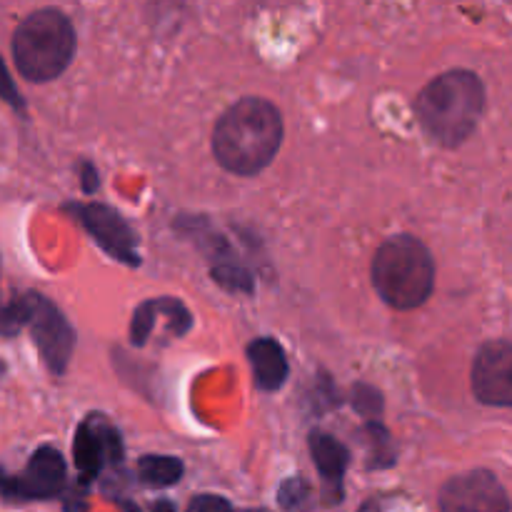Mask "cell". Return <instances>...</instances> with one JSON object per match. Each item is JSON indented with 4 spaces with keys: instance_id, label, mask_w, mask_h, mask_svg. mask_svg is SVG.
<instances>
[{
    "instance_id": "obj_13",
    "label": "cell",
    "mask_w": 512,
    "mask_h": 512,
    "mask_svg": "<svg viewBox=\"0 0 512 512\" xmlns=\"http://www.w3.org/2000/svg\"><path fill=\"white\" fill-rule=\"evenodd\" d=\"M183 473V463L170 455H143L138 460V478L150 488H170V485L180 483Z\"/></svg>"
},
{
    "instance_id": "obj_2",
    "label": "cell",
    "mask_w": 512,
    "mask_h": 512,
    "mask_svg": "<svg viewBox=\"0 0 512 512\" xmlns=\"http://www.w3.org/2000/svg\"><path fill=\"white\" fill-rule=\"evenodd\" d=\"M485 110V85L470 70H448L430 80L415 100L425 133L443 148H458L478 128Z\"/></svg>"
},
{
    "instance_id": "obj_16",
    "label": "cell",
    "mask_w": 512,
    "mask_h": 512,
    "mask_svg": "<svg viewBox=\"0 0 512 512\" xmlns=\"http://www.w3.org/2000/svg\"><path fill=\"white\" fill-rule=\"evenodd\" d=\"M353 405L358 413H363L365 418H378L383 413V395L373 388V385L358 383L353 388Z\"/></svg>"
},
{
    "instance_id": "obj_5",
    "label": "cell",
    "mask_w": 512,
    "mask_h": 512,
    "mask_svg": "<svg viewBox=\"0 0 512 512\" xmlns=\"http://www.w3.org/2000/svg\"><path fill=\"white\" fill-rule=\"evenodd\" d=\"M65 478H68V465L60 450L43 445L30 455L23 473H0V495L10 500H48L65 488Z\"/></svg>"
},
{
    "instance_id": "obj_24",
    "label": "cell",
    "mask_w": 512,
    "mask_h": 512,
    "mask_svg": "<svg viewBox=\"0 0 512 512\" xmlns=\"http://www.w3.org/2000/svg\"><path fill=\"white\" fill-rule=\"evenodd\" d=\"M3 370H5V368H3V363H0V373H3Z\"/></svg>"
},
{
    "instance_id": "obj_21",
    "label": "cell",
    "mask_w": 512,
    "mask_h": 512,
    "mask_svg": "<svg viewBox=\"0 0 512 512\" xmlns=\"http://www.w3.org/2000/svg\"><path fill=\"white\" fill-rule=\"evenodd\" d=\"M130 512H138V510H130ZM148 512H175V508H173V505H170L168 503V500H158V503H155L153 505V508H150Z\"/></svg>"
},
{
    "instance_id": "obj_19",
    "label": "cell",
    "mask_w": 512,
    "mask_h": 512,
    "mask_svg": "<svg viewBox=\"0 0 512 512\" xmlns=\"http://www.w3.org/2000/svg\"><path fill=\"white\" fill-rule=\"evenodd\" d=\"M305 493H308V488H305L303 480L290 478L285 480L283 488H280V503H283L285 508H293V505H298L300 500L305 498Z\"/></svg>"
},
{
    "instance_id": "obj_14",
    "label": "cell",
    "mask_w": 512,
    "mask_h": 512,
    "mask_svg": "<svg viewBox=\"0 0 512 512\" xmlns=\"http://www.w3.org/2000/svg\"><path fill=\"white\" fill-rule=\"evenodd\" d=\"M35 303H38V293L18 295L13 303L0 308V335H18L25 325L33 318Z\"/></svg>"
},
{
    "instance_id": "obj_3",
    "label": "cell",
    "mask_w": 512,
    "mask_h": 512,
    "mask_svg": "<svg viewBox=\"0 0 512 512\" xmlns=\"http://www.w3.org/2000/svg\"><path fill=\"white\" fill-rule=\"evenodd\" d=\"M370 278L373 288L390 308H420L435 288L433 255L413 235H395L385 240L373 255Z\"/></svg>"
},
{
    "instance_id": "obj_9",
    "label": "cell",
    "mask_w": 512,
    "mask_h": 512,
    "mask_svg": "<svg viewBox=\"0 0 512 512\" xmlns=\"http://www.w3.org/2000/svg\"><path fill=\"white\" fill-rule=\"evenodd\" d=\"M28 325L43 363L48 365L50 373L63 375L68 370V360L75 348V333L65 315L50 300L38 295V303H35L33 318Z\"/></svg>"
},
{
    "instance_id": "obj_7",
    "label": "cell",
    "mask_w": 512,
    "mask_h": 512,
    "mask_svg": "<svg viewBox=\"0 0 512 512\" xmlns=\"http://www.w3.org/2000/svg\"><path fill=\"white\" fill-rule=\"evenodd\" d=\"M473 393L483 405H512V345L508 340H490L473 360Z\"/></svg>"
},
{
    "instance_id": "obj_17",
    "label": "cell",
    "mask_w": 512,
    "mask_h": 512,
    "mask_svg": "<svg viewBox=\"0 0 512 512\" xmlns=\"http://www.w3.org/2000/svg\"><path fill=\"white\" fill-rule=\"evenodd\" d=\"M0 98H3L8 105H13L15 110H23L25 108L23 95L18 93L15 83H13V80H10L8 65L3 63V58H0Z\"/></svg>"
},
{
    "instance_id": "obj_22",
    "label": "cell",
    "mask_w": 512,
    "mask_h": 512,
    "mask_svg": "<svg viewBox=\"0 0 512 512\" xmlns=\"http://www.w3.org/2000/svg\"><path fill=\"white\" fill-rule=\"evenodd\" d=\"M360 512H380V508H378V503H368Z\"/></svg>"
},
{
    "instance_id": "obj_12",
    "label": "cell",
    "mask_w": 512,
    "mask_h": 512,
    "mask_svg": "<svg viewBox=\"0 0 512 512\" xmlns=\"http://www.w3.org/2000/svg\"><path fill=\"white\" fill-rule=\"evenodd\" d=\"M310 455L315 460V468L320 470V475L325 478V483H333L340 488V480H343L345 470L350 465V453L338 438L323 433V430H313L310 433Z\"/></svg>"
},
{
    "instance_id": "obj_1",
    "label": "cell",
    "mask_w": 512,
    "mask_h": 512,
    "mask_svg": "<svg viewBox=\"0 0 512 512\" xmlns=\"http://www.w3.org/2000/svg\"><path fill=\"white\" fill-rule=\"evenodd\" d=\"M283 143V118L263 98H243L230 105L213 128L215 160L228 173L255 175L273 163Z\"/></svg>"
},
{
    "instance_id": "obj_8",
    "label": "cell",
    "mask_w": 512,
    "mask_h": 512,
    "mask_svg": "<svg viewBox=\"0 0 512 512\" xmlns=\"http://www.w3.org/2000/svg\"><path fill=\"white\" fill-rule=\"evenodd\" d=\"M70 210H73L75 218L83 223V228L93 235V240L105 253L113 255L115 260L125 265H140V255L135 253L138 238H135L133 228L125 223L118 210L103 203L73 205Z\"/></svg>"
},
{
    "instance_id": "obj_4",
    "label": "cell",
    "mask_w": 512,
    "mask_h": 512,
    "mask_svg": "<svg viewBox=\"0 0 512 512\" xmlns=\"http://www.w3.org/2000/svg\"><path fill=\"white\" fill-rule=\"evenodd\" d=\"M13 60L18 73L33 83L55 80L75 55L73 23L58 8L30 13L13 33Z\"/></svg>"
},
{
    "instance_id": "obj_18",
    "label": "cell",
    "mask_w": 512,
    "mask_h": 512,
    "mask_svg": "<svg viewBox=\"0 0 512 512\" xmlns=\"http://www.w3.org/2000/svg\"><path fill=\"white\" fill-rule=\"evenodd\" d=\"M188 512H233V508L220 495H198V498L190 500Z\"/></svg>"
},
{
    "instance_id": "obj_10",
    "label": "cell",
    "mask_w": 512,
    "mask_h": 512,
    "mask_svg": "<svg viewBox=\"0 0 512 512\" xmlns=\"http://www.w3.org/2000/svg\"><path fill=\"white\" fill-rule=\"evenodd\" d=\"M123 455L120 435L100 415H90L75 433L73 458L83 480H93L105 463H118Z\"/></svg>"
},
{
    "instance_id": "obj_25",
    "label": "cell",
    "mask_w": 512,
    "mask_h": 512,
    "mask_svg": "<svg viewBox=\"0 0 512 512\" xmlns=\"http://www.w3.org/2000/svg\"><path fill=\"white\" fill-rule=\"evenodd\" d=\"M0 308H3V303H0Z\"/></svg>"
},
{
    "instance_id": "obj_20",
    "label": "cell",
    "mask_w": 512,
    "mask_h": 512,
    "mask_svg": "<svg viewBox=\"0 0 512 512\" xmlns=\"http://www.w3.org/2000/svg\"><path fill=\"white\" fill-rule=\"evenodd\" d=\"M98 190V170L93 168V163L83 165V193H95Z\"/></svg>"
},
{
    "instance_id": "obj_23",
    "label": "cell",
    "mask_w": 512,
    "mask_h": 512,
    "mask_svg": "<svg viewBox=\"0 0 512 512\" xmlns=\"http://www.w3.org/2000/svg\"><path fill=\"white\" fill-rule=\"evenodd\" d=\"M245 512H268V510H245Z\"/></svg>"
},
{
    "instance_id": "obj_15",
    "label": "cell",
    "mask_w": 512,
    "mask_h": 512,
    "mask_svg": "<svg viewBox=\"0 0 512 512\" xmlns=\"http://www.w3.org/2000/svg\"><path fill=\"white\" fill-rule=\"evenodd\" d=\"M213 278L220 288L230 290V293H253V278H250L248 270L235 263L215 265Z\"/></svg>"
},
{
    "instance_id": "obj_6",
    "label": "cell",
    "mask_w": 512,
    "mask_h": 512,
    "mask_svg": "<svg viewBox=\"0 0 512 512\" xmlns=\"http://www.w3.org/2000/svg\"><path fill=\"white\" fill-rule=\"evenodd\" d=\"M440 512H510V500L495 473L470 470L443 485Z\"/></svg>"
},
{
    "instance_id": "obj_11",
    "label": "cell",
    "mask_w": 512,
    "mask_h": 512,
    "mask_svg": "<svg viewBox=\"0 0 512 512\" xmlns=\"http://www.w3.org/2000/svg\"><path fill=\"white\" fill-rule=\"evenodd\" d=\"M248 360L250 370H253L255 385L260 390H273L283 388L285 380H288L290 365L288 355H285L283 345L273 338H258L248 345Z\"/></svg>"
}]
</instances>
